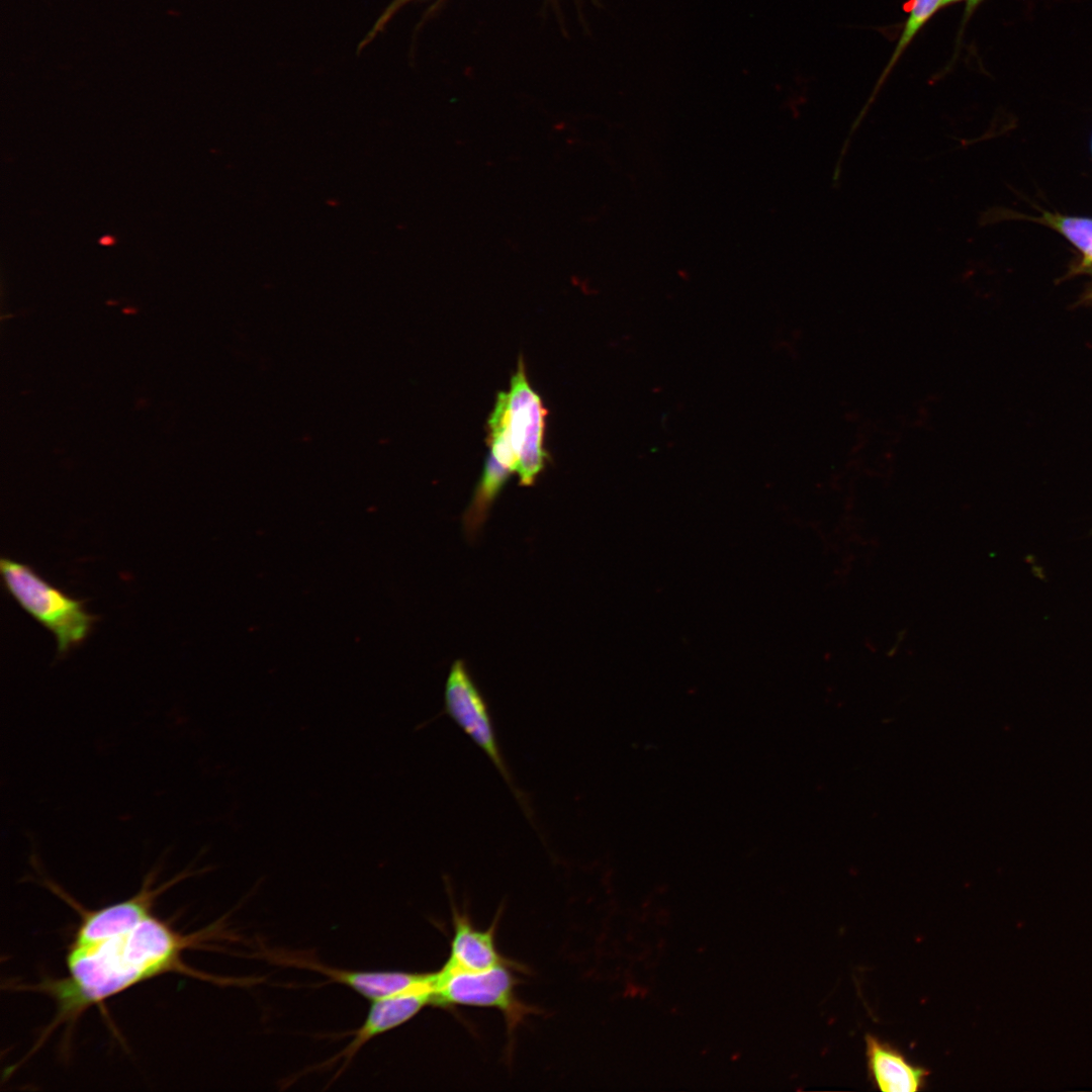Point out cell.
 Returning <instances> with one entry per match:
<instances>
[{
  "label": "cell",
  "mask_w": 1092,
  "mask_h": 1092,
  "mask_svg": "<svg viewBox=\"0 0 1092 1092\" xmlns=\"http://www.w3.org/2000/svg\"><path fill=\"white\" fill-rule=\"evenodd\" d=\"M203 933L181 934L151 915L131 930L86 949H68V975L19 986L48 995L56 1016L42 1037L62 1023L75 1021L93 1005L164 973L210 978L184 964L182 951L199 944Z\"/></svg>",
  "instance_id": "1"
},
{
  "label": "cell",
  "mask_w": 1092,
  "mask_h": 1092,
  "mask_svg": "<svg viewBox=\"0 0 1092 1092\" xmlns=\"http://www.w3.org/2000/svg\"><path fill=\"white\" fill-rule=\"evenodd\" d=\"M547 411L527 378L523 359L512 376L509 392H498L488 419L487 443L496 460L517 472L520 484L533 485L544 469Z\"/></svg>",
  "instance_id": "2"
},
{
  "label": "cell",
  "mask_w": 1092,
  "mask_h": 1092,
  "mask_svg": "<svg viewBox=\"0 0 1092 1092\" xmlns=\"http://www.w3.org/2000/svg\"><path fill=\"white\" fill-rule=\"evenodd\" d=\"M0 572L4 587L18 606L54 635L58 656H65L86 640L98 620L86 611V601L69 596L30 565L9 557H1Z\"/></svg>",
  "instance_id": "3"
},
{
  "label": "cell",
  "mask_w": 1092,
  "mask_h": 1092,
  "mask_svg": "<svg viewBox=\"0 0 1092 1092\" xmlns=\"http://www.w3.org/2000/svg\"><path fill=\"white\" fill-rule=\"evenodd\" d=\"M446 714L483 751L504 779L531 824L534 817L529 801L518 785L504 757L487 702L473 679L465 661L456 659L445 682Z\"/></svg>",
  "instance_id": "4"
},
{
  "label": "cell",
  "mask_w": 1092,
  "mask_h": 1092,
  "mask_svg": "<svg viewBox=\"0 0 1092 1092\" xmlns=\"http://www.w3.org/2000/svg\"><path fill=\"white\" fill-rule=\"evenodd\" d=\"M512 968L500 965L482 971L435 972L432 1004L436 1006H475L494 1008L504 1015L509 1036L535 1007L521 1001L516 993L517 978Z\"/></svg>",
  "instance_id": "5"
},
{
  "label": "cell",
  "mask_w": 1092,
  "mask_h": 1092,
  "mask_svg": "<svg viewBox=\"0 0 1092 1092\" xmlns=\"http://www.w3.org/2000/svg\"><path fill=\"white\" fill-rule=\"evenodd\" d=\"M158 866L145 877L140 892L133 897L94 911H82V920L69 949H86L111 937L125 933L152 915L156 897L193 873L185 870L158 888H152Z\"/></svg>",
  "instance_id": "6"
},
{
  "label": "cell",
  "mask_w": 1092,
  "mask_h": 1092,
  "mask_svg": "<svg viewBox=\"0 0 1092 1092\" xmlns=\"http://www.w3.org/2000/svg\"><path fill=\"white\" fill-rule=\"evenodd\" d=\"M432 995L433 986H427L372 1001L363 1024L353 1032L349 1044L312 1070H324L341 1062L335 1076L338 1078L369 1040L411 1020L432 1004Z\"/></svg>",
  "instance_id": "7"
},
{
  "label": "cell",
  "mask_w": 1092,
  "mask_h": 1092,
  "mask_svg": "<svg viewBox=\"0 0 1092 1092\" xmlns=\"http://www.w3.org/2000/svg\"><path fill=\"white\" fill-rule=\"evenodd\" d=\"M453 937L443 973L482 971L500 965L519 966L506 959L495 944L497 917L487 929L476 928L468 914L453 908Z\"/></svg>",
  "instance_id": "8"
},
{
  "label": "cell",
  "mask_w": 1092,
  "mask_h": 1092,
  "mask_svg": "<svg viewBox=\"0 0 1092 1092\" xmlns=\"http://www.w3.org/2000/svg\"><path fill=\"white\" fill-rule=\"evenodd\" d=\"M287 962L324 974L330 980L350 987L371 1001L412 989L432 986L435 979V972L420 974L397 971H347L327 967L309 960Z\"/></svg>",
  "instance_id": "9"
},
{
  "label": "cell",
  "mask_w": 1092,
  "mask_h": 1092,
  "mask_svg": "<svg viewBox=\"0 0 1092 1092\" xmlns=\"http://www.w3.org/2000/svg\"><path fill=\"white\" fill-rule=\"evenodd\" d=\"M864 1039L867 1065L877 1089L916 1092L925 1087L928 1070L911 1064L898 1049L873 1034H867Z\"/></svg>",
  "instance_id": "10"
},
{
  "label": "cell",
  "mask_w": 1092,
  "mask_h": 1092,
  "mask_svg": "<svg viewBox=\"0 0 1092 1092\" xmlns=\"http://www.w3.org/2000/svg\"><path fill=\"white\" fill-rule=\"evenodd\" d=\"M513 471L488 454L472 498L462 515L463 531L473 541L480 533L493 503Z\"/></svg>",
  "instance_id": "11"
},
{
  "label": "cell",
  "mask_w": 1092,
  "mask_h": 1092,
  "mask_svg": "<svg viewBox=\"0 0 1092 1092\" xmlns=\"http://www.w3.org/2000/svg\"><path fill=\"white\" fill-rule=\"evenodd\" d=\"M941 5H942V0H913L912 1V5H911V7L909 9V12H908V17L906 19V22L904 24V27L902 29V32H901L900 37L898 39V42H897V44L895 47V50H894V52H893L887 66L885 67V69H884V71H883V73L881 75V78L878 81V84H877V86H876V88L874 90V93H873L871 99L869 100V102L864 106V108L861 111L859 117L854 122V124L856 126L859 124L858 121H860V119L864 115V111H867V109L870 106L871 102L874 100L877 92L879 91L880 86L884 83V81L886 80L889 73L892 71V69L894 68V66L896 65V63L898 62V60L900 59V57L904 53V51L908 48V46L913 40V38L916 36V34L919 32V30L933 16V14L939 8H941Z\"/></svg>",
  "instance_id": "12"
},
{
  "label": "cell",
  "mask_w": 1092,
  "mask_h": 1092,
  "mask_svg": "<svg viewBox=\"0 0 1092 1092\" xmlns=\"http://www.w3.org/2000/svg\"><path fill=\"white\" fill-rule=\"evenodd\" d=\"M1044 221L1064 235L1084 255L1092 254V219L1046 213Z\"/></svg>",
  "instance_id": "13"
},
{
  "label": "cell",
  "mask_w": 1092,
  "mask_h": 1092,
  "mask_svg": "<svg viewBox=\"0 0 1092 1092\" xmlns=\"http://www.w3.org/2000/svg\"><path fill=\"white\" fill-rule=\"evenodd\" d=\"M414 0H392L391 3L383 10L372 29L367 33L364 39L358 46V53H360L368 43H370L378 33L382 32L386 24L392 19V17L407 3Z\"/></svg>",
  "instance_id": "14"
},
{
  "label": "cell",
  "mask_w": 1092,
  "mask_h": 1092,
  "mask_svg": "<svg viewBox=\"0 0 1092 1092\" xmlns=\"http://www.w3.org/2000/svg\"><path fill=\"white\" fill-rule=\"evenodd\" d=\"M983 0H967L965 17L967 18Z\"/></svg>",
  "instance_id": "15"
},
{
  "label": "cell",
  "mask_w": 1092,
  "mask_h": 1092,
  "mask_svg": "<svg viewBox=\"0 0 1092 1092\" xmlns=\"http://www.w3.org/2000/svg\"><path fill=\"white\" fill-rule=\"evenodd\" d=\"M961 1H963V0H942L941 7H944V6L952 4V3H958V2H961Z\"/></svg>",
  "instance_id": "16"
}]
</instances>
